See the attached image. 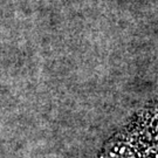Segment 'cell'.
Returning a JSON list of instances; mask_svg holds the SVG:
<instances>
[{
  "instance_id": "1",
  "label": "cell",
  "mask_w": 158,
  "mask_h": 158,
  "mask_svg": "<svg viewBox=\"0 0 158 158\" xmlns=\"http://www.w3.org/2000/svg\"><path fill=\"white\" fill-rule=\"evenodd\" d=\"M108 158H135L134 149L125 143H116L109 149Z\"/></svg>"
}]
</instances>
